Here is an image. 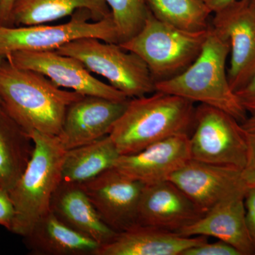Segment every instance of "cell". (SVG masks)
<instances>
[{
	"mask_svg": "<svg viewBox=\"0 0 255 255\" xmlns=\"http://www.w3.org/2000/svg\"><path fill=\"white\" fill-rule=\"evenodd\" d=\"M83 96L62 90L42 74L18 68L6 60L0 65L1 105L29 135L37 131L58 136L69 106Z\"/></svg>",
	"mask_w": 255,
	"mask_h": 255,
	"instance_id": "cell-1",
	"label": "cell"
},
{
	"mask_svg": "<svg viewBox=\"0 0 255 255\" xmlns=\"http://www.w3.org/2000/svg\"><path fill=\"white\" fill-rule=\"evenodd\" d=\"M195 111L194 102L162 92L129 99L110 136L120 155L136 153L167 137L189 135Z\"/></svg>",
	"mask_w": 255,
	"mask_h": 255,
	"instance_id": "cell-2",
	"label": "cell"
},
{
	"mask_svg": "<svg viewBox=\"0 0 255 255\" xmlns=\"http://www.w3.org/2000/svg\"><path fill=\"white\" fill-rule=\"evenodd\" d=\"M229 54L228 40L210 25L194 63L177 76L155 82V92L216 107L243 123L248 116L230 85L226 66Z\"/></svg>",
	"mask_w": 255,
	"mask_h": 255,
	"instance_id": "cell-3",
	"label": "cell"
},
{
	"mask_svg": "<svg viewBox=\"0 0 255 255\" xmlns=\"http://www.w3.org/2000/svg\"><path fill=\"white\" fill-rule=\"evenodd\" d=\"M33 151L21 177L9 191L15 209L11 232L23 238L50 212L55 191L62 182L67 150L58 136L34 131L30 134Z\"/></svg>",
	"mask_w": 255,
	"mask_h": 255,
	"instance_id": "cell-4",
	"label": "cell"
},
{
	"mask_svg": "<svg viewBox=\"0 0 255 255\" xmlns=\"http://www.w3.org/2000/svg\"><path fill=\"white\" fill-rule=\"evenodd\" d=\"M208 29H179L157 19L149 10L141 30L119 45L138 55L157 82L177 76L194 63L202 50Z\"/></svg>",
	"mask_w": 255,
	"mask_h": 255,
	"instance_id": "cell-5",
	"label": "cell"
},
{
	"mask_svg": "<svg viewBox=\"0 0 255 255\" xmlns=\"http://www.w3.org/2000/svg\"><path fill=\"white\" fill-rule=\"evenodd\" d=\"M55 50L78 60L89 71L102 75L128 98L143 97L155 92V82L145 62L118 43L82 38Z\"/></svg>",
	"mask_w": 255,
	"mask_h": 255,
	"instance_id": "cell-6",
	"label": "cell"
},
{
	"mask_svg": "<svg viewBox=\"0 0 255 255\" xmlns=\"http://www.w3.org/2000/svg\"><path fill=\"white\" fill-rule=\"evenodd\" d=\"M68 22L60 25L11 26L0 25V58L21 50H55L69 42L82 38H96L119 43V36L112 15L91 22V13L79 9ZM94 19V18H93Z\"/></svg>",
	"mask_w": 255,
	"mask_h": 255,
	"instance_id": "cell-7",
	"label": "cell"
},
{
	"mask_svg": "<svg viewBox=\"0 0 255 255\" xmlns=\"http://www.w3.org/2000/svg\"><path fill=\"white\" fill-rule=\"evenodd\" d=\"M192 133L189 135L191 159L243 171L248 159L247 134L234 117L211 106L196 107Z\"/></svg>",
	"mask_w": 255,
	"mask_h": 255,
	"instance_id": "cell-8",
	"label": "cell"
},
{
	"mask_svg": "<svg viewBox=\"0 0 255 255\" xmlns=\"http://www.w3.org/2000/svg\"><path fill=\"white\" fill-rule=\"evenodd\" d=\"M4 58L18 68L42 74L60 88L70 89L82 95L119 102L129 99L112 85L95 78L78 60L56 50H21Z\"/></svg>",
	"mask_w": 255,
	"mask_h": 255,
	"instance_id": "cell-9",
	"label": "cell"
},
{
	"mask_svg": "<svg viewBox=\"0 0 255 255\" xmlns=\"http://www.w3.org/2000/svg\"><path fill=\"white\" fill-rule=\"evenodd\" d=\"M103 222L120 233L137 225V211L145 187L114 167L80 184Z\"/></svg>",
	"mask_w": 255,
	"mask_h": 255,
	"instance_id": "cell-10",
	"label": "cell"
},
{
	"mask_svg": "<svg viewBox=\"0 0 255 255\" xmlns=\"http://www.w3.org/2000/svg\"><path fill=\"white\" fill-rule=\"evenodd\" d=\"M211 27L230 45L228 80L241 89L255 71V14L251 0H239L214 12Z\"/></svg>",
	"mask_w": 255,
	"mask_h": 255,
	"instance_id": "cell-11",
	"label": "cell"
},
{
	"mask_svg": "<svg viewBox=\"0 0 255 255\" xmlns=\"http://www.w3.org/2000/svg\"><path fill=\"white\" fill-rule=\"evenodd\" d=\"M203 214L233 196L246 195L242 170L190 159L169 179Z\"/></svg>",
	"mask_w": 255,
	"mask_h": 255,
	"instance_id": "cell-12",
	"label": "cell"
},
{
	"mask_svg": "<svg viewBox=\"0 0 255 255\" xmlns=\"http://www.w3.org/2000/svg\"><path fill=\"white\" fill-rule=\"evenodd\" d=\"M129 100V99H128ZM119 102L95 96H83L69 106L58 135L67 150L110 135L127 107Z\"/></svg>",
	"mask_w": 255,
	"mask_h": 255,
	"instance_id": "cell-13",
	"label": "cell"
},
{
	"mask_svg": "<svg viewBox=\"0 0 255 255\" xmlns=\"http://www.w3.org/2000/svg\"><path fill=\"white\" fill-rule=\"evenodd\" d=\"M191 159L189 134L155 142L131 155H120L114 167L144 185L169 180Z\"/></svg>",
	"mask_w": 255,
	"mask_h": 255,
	"instance_id": "cell-14",
	"label": "cell"
},
{
	"mask_svg": "<svg viewBox=\"0 0 255 255\" xmlns=\"http://www.w3.org/2000/svg\"><path fill=\"white\" fill-rule=\"evenodd\" d=\"M204 214L174 183L145 185L137 211V224L180 234Z\"/></svg>",
	"mask_w": 255,
	"mask_h": 255,
	"instance_id": "cell-15",
	"label": "cell"
},
{
	"mask_svg": "<svg viewBox=\"0 0 255 255\" xmlns=\"http://www.w3.org/2000/svg\"><path fill=\"white\" fill-rule=\"evenodd\" d=\"M244 198L233 196L221 201L180 235L215 238L232 246L241 255H255L247 225Z\"/></svg>",
	"mask_w": 255,
	"mask_h": 255,
	"instance_id": "cell-16",
	"label": "cell"
},
{
	"mask_svg": "<svg viewBox=\"0 0 255 255\" xmlns=\"http://www.w3.org/2000/svg\"><path fill=\"white\" fill-rule=\"evenodd\" d=\"M207 241L205 236L187 237L137 224L116 233L110 241L99 247L96 255H182L189 248Z\"/></svg>",
	"mask_w": 255,
	"mask_h": 255,
	"instance_id": "cell-17",
	"label": "cell"
},
{
	"mask_svg": "<svg viewBox=\"0 0 255 255\" xmlns=\"http://www.w3.org/2000/svg\"><path fill=\"white\" fill-rule=\"evenodd\" d=\"M50 210L69 227L100 246L117 233L101 219L80 184L61 182L52 198Z\"/></svg>",
	"mask_w": 255,
	"mask_h": 255,
	"instance_id": "cell-18",
	"label": "cell"
},
{
	"mask_svg": "<svg viewBox=\"0 0 255 255\" xmlns=\"http://www.w3.org/2000/svg\"><path fill=\"white\" fill-rule=\"evenodd\" d=\"M23 238L28 251L34 255H96L100 246L69 227L50 211Z\"/></svg>",
	"mask_w": 255,
	"mask_h": 255,
	"instance_id": "cell-19",
	"label": "cell"
},
{
	"mask_svg": "<svg viewBox=\"0 0 255 255\" xmlns=\"http://www.w3.org/2000/svg\"><path fill=\"white\" fill-rule=\"evenodd\" d=\"M79 9L90 11L95 21L112 15L105 0H15L11 23L22 26L43 24L71 16Z\"/></svg>",
	"mask_w": 255,
	"mask_h": 255,
	"instance_id": "cell-20",
	"label": "cell"
},
{
	"mask_svg": "<svg viewBox=\"0 0 255 255\" xmlns=\"http://www.w3.org/2000/svg\"><path fill=\"white\" fill-rule=\"evenodd\" d=\"M33 151L29 134L0 106V187L8 192L18 182Z\"/></svg>",
	"mask_w": 255,
	"mask_h": 255,
	"instance_id": "cell-21",
	"label": "cell"
},
{
	"mask_svg": "<svg viewBox=\"0 0 255 255\" xmlns=\"http://www.w3.org/2000/svg\"><path fill=\"white\" fill-rule=\"evenodd\" d=\"M119 154L110 135L67 150L62 182L80 184L114 167Z\"/></svg>",
	"mask_w": 255,
	"mask_h": 255,
	"instance_id": "cell-22",
	"label": "cell"
},
{
	"mask_svg": "<svg viewBox=\"0 0 255 255\" xmlns=\"http://www.w3.org/2000/svg\"><path fill=\"white\" fill-rule=\"evenodd\" d=\"M147 7L157 19L187 31H201L209 27L213 13L201 0H146Z\"/></svg>",
	"mask_w": 255,
	"mask_h": 255,
	"instance_id": "cell-23",
	"label": "cell"
},
{
	"mask_svg": "<svg viewBox=\"0 0 255 255\" xmlns=\"http://www.w3.org/2000/svg\"><path fill=\"white\" fill-rule=\"evenodd\" d=\"M105 1L110 7L118 31L119 43L130 39L141 30L149 13L146 0H105Z\"/></svg>",
	"mask_w": 255,
	"mask_h": 255,
	"instance_id": "cell-24",
	"label": "cell"
},
{
	"mask_svg": "<svg viewBox=\"0 0 255 255\" xmlns=\"http://www.w3.org/2000/svg\"><path fill=\"white\" fill-rule=\"evenodd\" d=\"M182 255H241L232 246L218 240L214 243L206 241L184 252Z\"/></svg>",
	"mask_w": 255,
	"mask_h": 255,
	"instance_id": "cell-25",
	"label": "cell"
},
{
	"mask_svg": "<svg viewBox=\"0 0 255 255\" xmlns=\"http://www.w3.org/2000/svg\"><path fill=\"white\" fill-rule=\"evenodd\" d=\"M242 107L251 115L255 114V71L248 82L235 92Z\"/></svg>",
	"mask_w": 255,
	"mask_h": 255,
	"instance_id": "cell-26",
	"label": "cell"
},
{
	"mask_svg": "<svg viewBox=\"0 0 255 255\" xmlns=\"http://www.w3.org/2000/svg\"><path fill=\"white\" fill-rule=\"evenodd\" d=\"M14 216V206L9 192L0 189V226L11 232Z\"/></svg>",
	"mask_w": 255,
	"mask_h": 255,
	"instance_id": "cell-27",
	"label": "cell"
},
{
	"mask_svg": "<svg viewBox=\"0 0 255 255\" xmlns=\"http://www.w3.org/2000/svg\"><path fill=\"white\" fill-rule=\"evenodd\" d=\"M244 202L247 225L255 249V185L248 187Z\"/></svg>",
	"mask_w": 255,
	"mask_h": 255,
	"instance_id": "cell-28",
	"label": "cell"
},
{
	"mask_svg": "<svg viewBox=\"0 0 255 255\" xmlns=\"http://www.w3.org/2000/svg\"><path fill=\"white\" fill-rule=\"evenodd\" d=\"M246 134L248 143V159L242 174L248 186H253L255 185V137Z\"/></svg>",
	"mask_w": 255,
	"mask_h": 255,
	"instance_id": "cell-29",
	"label": "cell"
},
{
	"mask_svg": "<svg viewBox=\"0 0 255 255\" xmlns=\"http://www.w3.org/2000/svg\"><path fill=\"white\" fill-rule=\"evenodd\" d=\"M15 0H1L0 4V25L9 26L11 23V11Z\"/></svg>",
	"mask_w": 255,
	"mask_h": 255,
	"instance_id": "cell-30",
	"label": "cell"
},
{
	"mask_svg": "<svg viewBox=\"0 0 255 255\" xmlns=\"http://www.w3.org/2000/svg\"><path fill=\"white\" fill-rule=\"evenodd\" d=\"M241 125L246 133L255 137V114L248 117Z\"/></svg>",
	"mask_w": 255,
	"mask_h": 255,
	"instance_id": "cell-31",
	"label": "cell"
},
{
	"mask_svg": "<svg viewBox=\"0 0 255 255\" xmlns=\"http://www.w3.org/2000/svg\"><path fill=\"white\" fill-rule=\"evenodd\" d=\"M237 1H239V0H210L207 4L214 13L218 10L222 9L227 5Z\"/></svg>",
	"mask_w": 255,
	"mask_h": 255,
	"instance_id": "cell-32",
	"label": "cell"
},
{
	"mask_svg": "<svg viewBox=\"0 0 255 255\" xmlns=\"http://www.w3.org/2000/svg\"><path fill=\"white\" fill-rule=\"evenodd\" d=\"M251 3L255 14V0H251Z\"/></svg>",
	"mask_w": 255,
	"mask_h": 255,
	"instance_id": "cell-33",
	"label": "cell"
},
{
	"mask_svg": "<svg viewBox=\"0 0 255 255\" xmlns=\"http://www.w3.org/2000/svg\"><path fill=\"white\" fill-rule=\"evenodd\" d=\"M3 60H4V58H0V65H1V64L2 63ZM0 106H1V100H0Z\"/></svg>",
	"mask_w": 255,
	"mask_h": 255,
	"instance_id": "cell-34",
	"label": "cell"
},
{
	"mask_svg": "<svg viewBox=\"0 0 255 255\" xmlns=\"http://www.w3.org/2000/svg\"><path fill=\"white\" fill-rule=\"evenodd\" d=\"M201 1H204V2L206 3V4H208V2H209L210 0H201Z\"/></svg>",
	"mask_w": 255,
	"mask_h": 255,
	"instance_id": "cell-35",
	"label": "cell"
},
{
	"mask_svg": "<svg viewBox=\"0 0 255 255\" xmlns=\"http://www.w3.org/2000/svg\"><path fill=\"white\" fill-rule=\"evenodd\" d=\"M1 0H0V4H1Z\"/></svg>",
	"mask_w": 255,
	"mask_h": 255,
	"instance_id": "cell-36",
	"label": "cell"
},
{
	"mask_svg": "<svg viewBox=\"0 0 255 255\" xmlns=\"http://www.w3.org/2000/svg\"><path fill=\"white\" fill-rule=\"evenodd\" d=\"M0 189H1V187H0Z\"/></svg>",
	"mask_w": 255,
	"mask_h": 255,
	"instance_id": "cell-37",
	"label": "cell"
}]
</instances>
